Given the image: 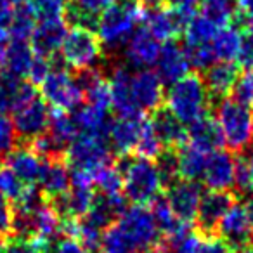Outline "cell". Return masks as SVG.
<instances>
[{
	"label": "cell",
	"instance_id": "1",
	"mask_svg": "<svg viewBox=\"0 0 253 253\" xmlns=\"http://www.w3.org/2000/svg\"><path fill=\"white\" fill-rule=\"evenodd\" d=\"M144 9L141 0H113L97 19V37L102 43V56L122 57L126 42L142 23Z\"/></svg>",
	"mask_w": 253,
	"mask_h": 253
},
{
	"label": "cell",
	"instance_id": "2",
	"mask_svg": "<svg viewBox=\"0 0 253 253\" xmlns=\"http://www.w3.org/2000/svg\"><path fill=\"white\" fill-rule=\"evenodd\" d=\"M115 167L123 177V196L132 205H149L162 191L158 170L153 160L118 156Z\"/></svg>",
	"mask_w": 253,
	"mask_h": 253
},
{
	"label": "cell",
	"instance_id": "3",
	"mask_svg": "<svg viewBox=\"0 0 253 253\" xmlns=\"http://www.w3.org/2000/svg\"><path fill=\"white\" fill-rule=\"evenodd\" d=\"M163 104L182 123H193L205 113H210V99L203 78L198 71L187 73L169 87Z\"/></svg>",
	"mask_w": 253,
	"mask_h": 253
},
{
	"label": "cell",
	"instance_id": "4",
	"mask_svg": "<svg viewBox=\"0 0 253 253\" xmlns=\"http://www.w3.org/2000/svg\"><path fill=\"white\" fill-rule=\"evenodd\" d=\"M224 142L232 155H245L253 142L252 111L234 99H224L215 108Z\"/></svg>",
	"mask_w": 253,
	"mask_h": 253
},
{
	"label": "cell",
	"instance_id": "5",
	"mask_svg": "<svg viewBox=\"0 0 253 253\" xmlns=\"http://www.w3.org/2000/svg\"><path fill=\"white\" fill-rule=\"evenodd\" d=\"M66 66L73 70L95 68L102 61V43L97 33L85 28L68 30L59 49Z\"/></svg>",
	"mask_w": 253,
	"mask_h": 253
},
{
	"label": "cell",
	"instance_id": "6",
	"mask_svg": "<svg viewBox=\"0 0 253 253\" xmlns=\"http://www.w3.org/2000/svg\"><path fill=\"white\" fill-rule=\"evenodd\" d=\"M66 162L70 169L85 170L94 175L101 167L113 162L108 141L90 134H78L66 149Z\"/></svg>",
	"mask_w": 253,
	"mask_h": 253
},
{
	"label": "cell",
	"instance_id": "7",
	"mask_svg": "<svg viewBox=\"0 0 253 253\" xmlns=\"http://www.w3.org/2000/svg\"><path fill=\"white\" fill-rule=\"evenodd\" d=\"M42 99L50 108L63 109V111H75L85 102L84 92L75 82L73 75L68 70H50L47 78L40 85Z\"/></svg>",
	"mask_w": 253,
	"mask_h": 253
},
{
	"label": "cell",
	"instance_id": "8",
	"mask_svg": "<svg viewBox=\"0 0 253 253\" xmlns=\"http://www.w3.org/2000/svg\"><path fill=\"white\" fill-rule=\"evenodd\" d=\"M116 222L126 234L134 239L135 245L139 246V250L142 253L153 252L156 248V245H158L160 238H162L151 211L144 205L126 207V210L120 215V218Z\"/></svg>",
	"mask_w": 253,
	"mask_h": 253
},
{
	"label": "cell",
	"instance_id": "9",
	"mask_svg": "<svg viewBox=\"0 0 253 253\" xmlns=\"http://www.w3.org/2000/svg\"><path fill=\"white\" fill-rule=\"evenodd\" d=\"M50 106L40 95L12 111V125H14L18 144H28L35 137L42 135L49 126Z\"/></svg>",
	"mask_w": 253,
	"mask_h": 253
},
{
	"label": "cell",
	"instance_id": "10",
	"mask_svg": "<svg viewBox=\"0 0 253 253\" xmlns=\"http://www.w3.org/2000/svg\"><path fill=\"white\" fill-rule=\"evenodd\" d=\"M238 201L232 191H215L208 189L201 193L200 205L196 211V231L201 236L217 234V225L225 215V211Z\"/></svg>",
	"mask_w": 253,
	"mask_h": 253
},
{
	"label": "cell",
	"instance_id": "11",
	"mask_svg": "<svg viewBox=\"0 0 253 253\" xmlns=\"http://www.w3.org/2000/svg\"><path fill=\"white\" fill-rule=\"evenodd\" d=\"M201 186L194 180L186 179H175L165 187V198L169 201L170 208L175 213L179 220L186 224H193L196 218L198 205L201 198Z\"/></svg>",
	"mask_w": 253,
	"mask_h": 253
},
{
	"label": "cell",
	"instance_id": "12",
	"mask_svg": "<svg viewBox=\"0 0 253 253\" xmlns=\"http://www.w3.org/2000/svg\"><path fill=\"white\" fill-rule=\"evenodd\" d=\"M160 40L155 39L148 30L142 26V28L135 30L132 33V37L126 42L125 49L122 52L123 63L128 68H134V70H149L151 66H155L156 61L160 57Z\"/></svg>",
	"mask_w": 253,
	"mask_h": 253
},
{
	"label": "cell",
	"instance_id": "13",
	"mask_svg": "<svg viewBox=\"0 0 253 253\" xmlns=\"http://www.w3.org/2000/svg\"><path fill=\"white\" fill-rule=\"evenodd\" d=\"M201 78L208 92L210 109H215L218 102L231 94L236 80L239 78V66L234 61H220L207 68Z\"/></svg>",
	"mask_w": 253,
	"mask_h": 253
},
{
	"label": "cell",
	"instance_id": "14",
	"mask_svg": "<svg viewBox=\"0 0 253 253\" xmlns=\"http://www.w3.org/2000/svg\"><path fill=\"white\" fill-rule=\"evenodd\" d=\"M217 236H220L229 248H241V246L252 245L253 232L250 227L248 217H246L245 207L239 201H236L222 217L217 225Z\"/></svg>",
	"mask_w": 253,
	"mask_h": 253
},
{
	"label": "cell",
	"instance_id": "15",
	"mask_svg": "<svg viewBox=\"0 0 253 253\" xmlns=\"http://www.w3.org/2000/svg\"><path fill=\"white\" fill-rule=\"evenodd\" d=\"M156 75L163 85L170 87L189 73V57L182 45L177 40H169L160 50V57L156 61Z\"/></svg>",
	"mask_w": 253,
	"mask_h": 253
},
{
	"label": "cell",
	"instance_id": "16",
	"mask_svg": "<svg viewBox=\"0 0 253 253\" xmlns=\"http://www.w3.org/2000/svg\"><path fill=\"white\" fill-rule=\"evenodd\" d=\"M236 170V156L231 151L217 149L210 153L207 160V167L203 172V184L208 189L215 191H229L234 182Z\"/></svg>",
	"mask_w": 253,
	"mask_h": 253
},
{
	"label": "cell",
	"instance_id": "17",
	"mask_svg": "<svg viewBox=\"0 0 253 253\" xmlns=\"http://www.w3.org/2000/svg\"><path fill=\"white\" fill-rule=\"evenodd\" d=\"M132 92L141 111H155L165 102V85L158 78L156 71L139 70L132 75Z\"/></svg>",
	"mask_w": 253,
	"mask_h": 253
},
{
	"label": "cell",
	"instance_id": "18",
	"mask_svg": "<svg viewBox=\"0 0 253 253\" xmlns=\"http://www.w3.org/2000/svg\"><path fill=\"white\" fill-rule=\"evenodd\" d=\"M66 33L68 26L64 18L43 19V21H39V25H35V30L30 37V45L35 54L50 57L52 54L59 52Z\"/></svg>",
	"mask_w": 253,
	"mask_h": 253
},
{
	"label": "cell",
	"instance_id": "19",
	"mask_svg": "<svg viewBox=\"0 0 253 253\" xmlns=\"http://www.w3.org/2000/svg\"><path fill=\"white\" fill-rule=\"evenodd\" d=\"M37 184L47 201L66 193L70 189V165L66 162V156L43 160L42 172Z\"/></svg>",
	"mask_w": 253,
	"mask_h": 253
},
{
	"label": "cell",
	"instance_id": "20",
	"mask_svg": "<svg viewBox=\"0 0 253 253\" xmlns=\"http://www.w3.org/2000/svg\"><path fill=\"white\" fill-rule=\"evenodd\" d=\"M149 122L155 128L160 142L167 148H180L187 142V128L165 104L151 111Z\"/></svg>",
	"mask_w": 253,
	"mask_h": 253
},
{
	"label": "cell",
	"instance_id": "21",
	"mask_svg": "<svg viewBox=\"0 0 253 253\" xmlns=\"http://www.w3.org/2000/svg\"><path fill=\"white\" fill-rule=\"evenodd\" d=\"M187 142H191L193 146L200 148L201 151L208 153V155L224 148V135H222L217 118H213L210 113H205L203 116L189 123V126H187Z\"/></svg>",
	"mask_w": 253,
	"mask_h": 253
},
{
	"label": "cell",
	"instance_id": "22",
	"mask_svg": "<svg viewBox=\"0 0 253 253\" xmlns=\"http://www.w3.org/2000/svg\"><path fill=\"white\" fill-rule=\"evenodd\" d=\"M4 162L5 167H9L26 186L37 184L43 165V160L35 155L28 144H16L11 151L5 153Z\"/></svg>",
	"mask_w": 253,
	"mask_h": 253
},
{
	"label": "cell",
	"instance_id": "23",
	"mask_svg": "<svg viewBox=\"0 0 253 253\" xmlns=\"http://www.w3.org/2000/svg\"><path fill=\"white\" fill-rule=\"evenodd\" d=\"M142 120H144L142 116H135V118H118L111 123L108 144L111 146V151L115 155L126 156L134 151L141 134Z\"/></svg>",
	"mask_w": 253,
	"mask_h": 253
},
{
	"label": "cell",
	"instance_id": "24",
	"mask_svg": "<svg viewBox=\"0 0 253 253\" xmlns=\"http://www.w3.org/2000/svg\"><path fill=\"white\" fill-rule=\"evenodd\" d=\"M45 134L56 142L57 146H61L63 149H68V146L73 142V139L77 137L80 132L77 128L73 116L68 111L57 108H50V118H49V126H47Z\"/></svg>",
	"mask_w": 253,
	"mask_h": 253
},
{
	"label": "cell",
	"instance_id": "25",
	"mask_svg": "<svg viewBox=\"0 0 253 253\" xmlns=\"http://www.w3.org/2000/svg\"><path fill=\"white\" fill-rule=\"evenodd\" d=\"M33 56H35V52H33L28 40H9L4 56V71L16 75L19 78L26 77Z\"/></svg>",
	"mask_w": 253,
	"mask_h": 253
},
{
	"label": "cell",
	"instance_id": "26",
	"mask_svg": "<svg viewBox=\"0 0 253 253\" xmlns=\"http://www.w3.org/2000/svg\"><path fill=\"white\" fill-rule=\"evenodd\" d=\"M208 153L201 151L200 148L186 142L179 148V177L186 180H198L203 177L207 167Z\"/></svg>",
	"mask_w": 253,
	"mask_h": 253
},
{
	"label": "cell",
	"instance_id": "27",
	"mask_svg": "<svg viewBox=\"0 0 253 253\" xmlns=\"http://www.w3.org/2000/svg\"><path fill=\"white\" fill-rule=\"evenodd\" d=\"M239 39H241V32H239L238 26L229 25L218 30L210 42L217 61H236Z\"/></svg>",
	"mask_w": 253,
	"mask_h": 253
},
{
	"label": "cell",
	"instance_id": "28",
	"mask_svg": "<svg viewBox=\"0 0 253 253\" xmlns=\"http://www.w3.org/2000/svg\"><path fill=\"white\" fill-rule=\"evenodd\" d=\"M99 253H142L135 241L126 234L118 222L111 224L102 231L101 252Z\"/></svg>",
	"mask_w": 253,
	"mask_h": 253
},
{
	"label": "cell",
	"instance_id": "29",
	"mask_svg": "<svg viewBox=\"0 0 253 253\" xmlns=\"http://www.w3.org/2000/svg\"><path fill=\"white\" fill-rule=\"evenodd\" d=\"M149 211H151V215H153V218H155L156 225H158V231L162 236L175 234V232L186 224V222L179 220V218L175 217V213H173L172 208H170L169 201H167L165 194H162V193L149 203Z\"/></svg>",
	"mask_w": 253,
	"mask_h": 253
},
{
	"label": "cell",
	"instance_id": "30",
	"mask_svg": "<svg viewBox=\"0 0 253 253\" xmlns=\"http://www.w3.org/2000/svg\"><path fill=\"white\" fill-rule=\"evenodd\" d=\"M201 16L213 23L217 28H224L234 23L236 4L232 0H200Z\"/></svg>",
	"mask_w": 253,
	"mask_h": 253
},
{
	"label": "cell",
	"instance_id": "31",
	"mask_svg": "<svg viewBox=\"0 0 253 253\" xmlns=\"http://www.w3.org/2000/svg\"><path fill=\"white\" fill-rule=\"evenodd\" d=\"M217 33V26L211 21H208L205 16L194 14L189 19V23L184 28V39H186V47H198L210 43L211 39Z\"/></svg>",
	"mask_w": 253,
	"mask_h": 253
},
{
	"label": "cell",
	"instance_id": "32",
	"mask_svg": "<svg viewBox=\"0 0 253 253\" xmlns=\"http://www.w3.org/2000/svg\"><path fill=\"white\" fill-rule=\"evenodd\" d=\"M35 14L32 12V9L28 7L26 2L16 5L12 19L9 23V40H30L33 30H35Z\"/></svg>",
	"mask_w": 253,
	"mask_h": 253
},
{
	"label": "cell",
	"instance_id": "33",
	"mask_svg": "<svg viewBox=\"0 0 253 253\" xmlns=\"http://www.w3.org/2000/svg\"><path fill=\"white\" fill-rule=\"evenodd\" d=\"M94 187L101 194L115 196V194H123V177L115 167V160L108 165L101 167L94 172Z\"/></svg>",
	"mask_w": 253,
	"mask_h": 253
},
{
	"label": "cell",
	"instance_id": "34",
	"mask_svg": "<svg viewBox=\"0 0 253 253\" xmlns=\"http://www.w3.org/2000/svg\"><path fill=\"white\" fill-rule=\"evenodd\" d=\"M155 167L158 170L162 186L167 187L172 180L179 179V148H167L160 151V155L155 160Z\"/></svg>",
	"mask_w": 253,
	"mask_h": 253
},
{
	"label": "cell",
	"instance_id": "35",
	"mask_svg": "<svg viewBox=\"0 0 253 253\" xmlns=\"http://www.w3.org/2000/svg\"><path fill=\"white\" fill-rule=\"evenodd\" d=\"M162 149H163V144L160 142L151 122H149V118H144L142 120L141 134H139V141L134 148L135 155H137V158L155 160L156 156L160 155Z\"/></svg>",
	"mask_w": 253,
	"mask_h": 253
},
{
	"label": "cell",
	"instance_id": "36",
	"mask_svg": "<svg viewBox=\"0 0 253 253\" xmlns=\"http://www.w3.org/2000/svg\"><path fill=\"white\" fill-rule=\"evenodd\" d=\"M234 191L232 193L238 198H246L253 194V173L248 167V162L243 155H238L236 158V170H234Z\"/></svg>",
	"mask_w": 253,
	"mask_h": 253
},
{
	"label": "cell",
	"instance_id": "37",
	"mask_svg": "<svg viewBox=\"0 0 253 253\" xmlns=\"http://www.w3.org/2000/svg\"><path fill=\"white\" fill-rule=\"evenodd\" d=\"M35 18L39 21L43 19H57L64 16L66 0H25Z\"/></svg>",
	"mask_w": 253,
	"mask_h": 253
},
{
	"label": "cell",
	"instance_id": "38",
	"mask_svg": "<svg viewBox=\"0 0 253 253\" xmlns=\"http://www.w3.org/2000/svg\"><path fill=\"white\" fill-rule=\"evenodd\" d=\"M25 187L26 184H23L21 179L9 167H0V194H4L12 203L21 196Z\"/></svg>",
	"mask_w": 253,
	"mask_h": 253
},
{
	"label": "cell",
	"instance_id": "39",
	"mask_svg": "<svg viewBox=\"0 0 253 253\" xmlns=\"http://www.w3.org/2000/svg\"><path fill=\"white\" fill-rule=\"evenodd\" d=\"M189 57V63L193 68H196L198 71H205L207 68H210L211 64L217 63V57L213 54L210 43H205V45L198 47H184Z\"/></svg>",
	"mask_w": 253,
	"mask_h": 253
},
{
	"label": "cell",
	"instance_id": "40",
	"mask_svg": "<svg viewBox=\"0 0 253 253\" xmlns=\"http://www.w3.org/2000/svg\"><path fill=\"white\" fill-rule=\"evenodd\" d=\"M231 94L232 99L239 104L246 106V108L253 106V70H248L243 77L236 80Z\"/></svg>",
	"mask_w": 253,
	"mask_h": 253
},
{
	"label": "cell",
	"instance_id": "41",
	"mask_svg": "<svg viewBox=\"0 0 253 253\" xmlns=\"http://www.w3.org/2000/svg\"><path fill=\"white\" fill-rule=\"evenodd\" d=\"M236 64L239 70H253V32L245 30L241 32V39H239V49L238 56H236Z\"/></svg>",
	"mask_w": 253,
	"mask_h": 253
},
{
	"label": "cell",
	"instance_id": "42",
	"mask_svg": "<svg viewBox=\"0 0 253 253\" xmlns=\"http://www.w3.org/2000/svg\"><path fill=\"white\" fill-rule=\"evenodd\" d=\"M18 144V135H16L12 120L7 118L5 113H0V155L9 153Z\"/></svg>",
	"mask_w": 253,
	"mask_h": 253
},
{
	"label": "cell",
	"instance_id": "43",
	"mask_svg": "<svg viewBox=\"0 0 253 253\" xmlns=\"http://www.w3.org/2000/svg\"><path fill=\"white\" fill-rule=\"evenodd\" d=\"M50 73V63H49V57H43V56H39L35 54L33 56V61L30 64V70L26 73V78L32 85L35 87H40L42 82L47 78V75Z\"/></svg>",
	"mask_w": 253,
	"mask_h": 253
},
{
	"label": "cell",
	"instance_id": "44",
	"mask_svg": "<svg viewBox=\"0 0 253 253\" xmlns=\"http://www.w3.org/2000/svg\"><path fill=\"white\" fill-rule=\"evenodd\" d=\"M5 253H40V243L37 238L9 236L5 243Z\"/></svg>",
	"mask_w": 253,
	"mask_h": 253
},
{
	"label": "cell",
	"instance_id": "45",
	"mask_svg": "<svg viewBox=\"0 0 253 253\" xmlns=\"http://www.w3.org/2000/svg\"><path fill=\"white\" fill-rule=\"evenodd\" d=\"M196 253H231L229 245L220 238V236H205L201 238V243L198 246Z\"/></svg>",
	"mask_w": 253,
	"mask_h": 253
},
{
	"label": "cell",
	"instance_id": "46",
	"mask_svg": "<svg viewBox=\"0 0 253 253\" xmlns=\"http://www.w3.org/2000/svg\"><path fill=\"white\" fill-rule=\"evenodd\" d=\"M12 215H14L12 203L4 196V194H0V232H2L5 238H9V236H11Z\"/></svg>",
	"mask_w": 253,
	"mask_h": 253
},
{
	"label": "cell",
	"instance_id": "47",
	"mask_svg": "<svg viewBox=\"0 0 253 253\" xmlns=\"http://www.w3.org/2000/svg\"><path fill=\"white\" fill-rule=\"evenodd\" d=\"M236 23H241L246 30L253 32V0H238L236 4Z\"/></svg>",
	"mask_w": 253,
	"mask_h": 253
},
{
	"label": "cell",
	"instance_id": "48",
	"mask_svg": "<svg viewBox=\"0 0 253 253\" xmlns=\"http://www.w3.org/2000/svg\"><path fill=\"white\" fill-rule=\"evenodd\" d=\"M54 253H88V252L80 241H77V239L61 238L59 241H57L56 248H54Z\"/></svg>",
	"mask_w": 253,
	"mask_h": 253
},
{
	"label": "cell",
	"instance_id": "49",
	"mask_svg": "<svg viewBox=\"0 0 253 253\" xmlns=\"http://www.w3.org/2000/svg\"><path fill=\"white\" fill-rule=\"evenodd\" d=\"M12 14H14V7L9 4L7 0H0V30L9 28Z\"/></svg>",
	"mask_w": 253,
	"mask_h": 253
},
{
	"label": "cell",
	"instance_id": "50",
	"mask_svg": "<svg viewBox=\"0 0 253 253\" xmlns=\"http://www.w3.org/2000/svg\"><path fill=\"white\" fill-rule=\"evenodd\" d=\"M200 0H162L163 5L169 7H180V9H194Z\"/></svg>",
	"mask_w": 253,
	"mask_h": 253
},
{
	"label": "cell",
	"instance_id": "51",
	"mask_svg": "<svg viewBox=\"0 0 253 253\" xmlns=\"http://www.w3.org/2000/svg\"><path fill=\"white\" fill-rule=\"evenodd\" d=\"M245 211H246V217H248V222H250V227H252V232H253V194L245 198Z\"/></svg>",
	"mask_w": 253,
	"mask_h": 253
},
{
	"label": "cell",
	"instance_id": "52",
	"mask_svg": "<svg viewBox=\"0 0 253 253\" xmlns=\"http://www.w3.org/2000/svg\"><path fill=\"white\" fill-rule=\"evenodd\" d=\"M232 253H253V243H252V245L241 246V248H236Z\"/></svg>",
	"mask_w": 253,
	"mask_h": 253
},
{
	"label": "cell",
	"instance_id": "53",
	"mask_svg": "<svg viewBox=\"0 0 253 253\" xmlns=\"http://www.w3.org/2000/svg\"><path fill=\"white\" fill-rule=\"evenodd\" d=\"M5 243H7V238H5V236L0 232V253L5 252Z\"/></svg>",
	"mask_w": 253,
	"mask_h": 253
},
{
	"label": "cell",
	"instance_id": "54",
	"mask_svg": "<svg viewBox=\"0 0 253 253\" xmlns=\"http://www.w3.org/2000/svg\"><path fill=\"white\" fill-rule=\"evenodd\" d=\"M246 162H248V167H250V170H252V173H253V151H252V155H250V158H246Z\"/></svg>",
	"mask_w": 253,
	"mask_h": 253
},
{
	"label": "cell",
	"instance_id": "55",
	"mask_svg": "<svg viewBox=\"0 0 253 253\" xmlns=\"http://www.w3.org/2000/svg\"><path fill=\"white\" fill-rule=\"evenodd\" d=\"M148 253H160L158 250H153V252H148Z\"/></svg>",
	"mask_w": 253,
	"mask_h": 253
},
{
	"label": "cell",
	"instance_id": "56",
	"mask_svg": "<svg viewBox=\"0 0 253 253\" xmlns=\"http://www.w3.org/2000/svg\"><path fill=\"white\" fill-rule=\"evenodd\" d=\"M2 163H4V160H2V158H0V167H2Z\"/></svg>",
	"mask_w": 253,
	"mask_h": 253
},
{
	"label": "cell",
	"instance_id": "57",
	"mask_svg": "<svg viewBox=\"0 0 253 253\" xmlns=\"http://www.w3.org/2000/svg\"><path fill=\"white\" fill-rule=\"evenodd\" d=\"M252 122H253V113H252Z\"/></svg>",
	"mask_w": 253,
	"mask_h": 253
}]
</instances>
